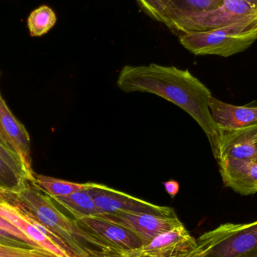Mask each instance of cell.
<instances>
[{
	"label": "cell",
	"instance_id": "obj_1",
	"mask_svg": "<svg viewBox=\"0 0 257 257\" xmlns=\"http://www.w3.org/2000/svg\"><path fill=\"white\" fill-rule=\"evenodd\" d=\"M117 85L126 93H152L184 110L202 128L208 137L214 158L217 160L220 128L209 107L212 96L209 89L188 69L151 63L148 66H126L121 69Z\"/></svg>",
	"mask_w": 257,
	"mask_h": 257
},
{
	"label": "cell",
	"instance_id": "obj_2",
	"mask_svg": "<svg viewBox=\"0 0 257 257\" xmlns=\"http://www.w3.org/2000/svg\"><path fill=\"white\" fill-rule=\"evenodd\" d=\"M12 190L38 221L61 240L72 256H120V251L81 229L75 219L65 215L52 199L30 180Z\"/></svg>",
	"mask_w": 257,
	"mask_h": 257
},
{
	"label": "cell",
	"instance_id": "obj_3",
	"mask_svg": "<svg viewBox=\"0 0 257 257\" xmlns=\"http://www.w3.org/2000/svg\"><path fill=\"white\" fill-rule=\"evenodd\" d=\"M257 40V15L229 25L202 32H189L179 42L195 55L228 57L248 49Z\"/></svg>",
	"mask_w": 257,
	"mask_h": 257
},
{
	"label": "cell",
	"instance_id": "obj_4",
	"mask_svg": "<svg viewBox=\"0 0 257 257\" xmlns=\"http://www.w3.org/2000/svg\"><path fill=\"white\" fill-rule=\"evenodd\" d=\"M187 257H241L257 248V220L228 223L202 234Z\"/></svg>",
	"mask_w": 257,
	"mask_h": 257
},
{
	"label": "cell",
	"instance_id": "obj_5",
	"mask_svg": "<svg viewBox=\"0 0 257 257\" xmlns=\"http://www.w3.org/2000/svg\"><path fill=\"white\" fill-rule=\"evenodd\" d=\"M255 15L256 9L243 0H225L217 9L181 18L177 23L176 31L183 34L215 30Z\"/></svg>",
	"mask_w": 257,
	"mask_h": 257
},
{
	"label": "cell",
	"instance_id": "obj_6",
	"mask_svg": "<svg viewBox=\"0 0 257 257\" xmlns=\"http://www.w3.org/2000/svg\"><path fill=\"white\" fill-rule=\"evenodd\" d=\"M87 190L102 214L119 211L145 213L161 216H176L173 208L154 205L123 192L97 183H86Z\"/></svg>",
	"mask_w": 257,
	"mask_h": 257
},
{
	"label": "cell",
	"instance_id": "obj_7",
	"mask_svg": "<svg viewBox=\"0 0 257 257\" xmlns=\"http://www.w3.org/2000/svg\"><path fill=\"white\" fill-rule=\"evenodd\" d=\"M99 217L126 228L139 237L144 245L160 234L183 225L178 216H161L145 213L119 211L104 214Z\"/></svg>",
	"mask_w": 257,
	"mask_h": 257
},
{
	"label": "cell",
	"instance_id": "obj_8",
	"mask_svg": "<svg viewBox=\"0 0 257 257\" xmlns=\"http://www.w3.org/2000/svg\"><path fill=\"white\" fill-rule=\"evenodd\" d=\"M197 242L184 225L160 234L148 244L136 250L121 252V257H187Z\"/></svg>",
	"mask_w": 257,
	"mask_h": 257
},
{
	"label": "cell",
	"instance_id": "obj_9",
	"mask_svg": "<svg viewBox=\"0 0 257 257\" xmlns=\"http://www.w3.org/2000/svg\"><path fill=\"white\" fill-rule=\"evenodd\" d=\"M75 220L81 229L97 237L120 253L144 246L142 240L127 229L99 216L83 217Z\"/></svg>",
	"mask_w": 257,
	"mask_h": 257
},
{
	"label": "cell",
	"instance_id": "obj_10",
	"mask_svg": "<svg viewBox=\"0 0 257 257\" xmlns=\"http://www.w3.org/2000/svg\"><path fill=\"white\" fill-rule=\"evenodd\" d=\"M0 217L19 229L31 241L59 257H73L60 243L45 235L28 221L19 207L9 199L0 185Z\"/></svg>",
	"mask_w": 257,
	"mask_h": 257
},
{
	"label": "cell",
	"instance_id": "obj_11",
	"mask_svg": "<svg viewBox=\"0 0 257 257\" xmlns=\"http://www.w3.org/2000/svg\"><path fill=\"white\" fill-rule=\"evenodd\" d=\"M257 123L237 130L220 128L217 162L234 159L257 163V148L255 145Z\"/></svg>",
	"mask_w": 257,
	"mask_h": 257
},
{
	"label": "cell",
	"instance_id": "obj_12",
	"mask_svg": "<svg viewBox=\"0 0 257 257\" xmlns=\"http://www.w3.org/2000/svg\"><path fill=\"white\" fill-rule=\"evenodd\" d=\"M223 184L242 196L257 193V163L226 159L218 162Z\"/></svg>",
	"mask_w": 257,
	"mask_h": 257
},
{
	"label": "cell",
	"instance_id": "obj_13",
	"mask_svg": "<svg viewBox=\"0 0 257 257\" xmlns=\"http://www.w3.org/2000/svg\"><path fill=\"white\" fill-rule=\"evenodd\" d=\"M0 126L11 145L21 159L26 174L33 181V172L30 153V138L25 126L15 117L0 94Z\"/></svg>",
	"mask_w": 257,
	"mask_h": 257
},
{
	"label": "cell",
	"instance_id": "obj_14",
	"mask_svg": "<svg viewBox=\"0 0 257 257\" xmlns=\"http://www.w3.org/2000/svg\"><path fill=\"white\" fill-rule=\"evenodd\" d=\"M209 107L216 124L222 130H237L257 123V106H238L212 96Z\"/></svg>",
	"mask_w": 257,
	"mask_h": 257
},
{
	"label": "cell",
	"instance_id": "obj_15",
	"mask_svg": "<svg viewBox=\"0 0 257 257\" xmlns=\"http://www.w3.org/2000/svg\"><path fill=\"white\" fill-rule=\"evenodd\" d=\"M51 199L69 211L75 220L102 214L95 204L93 198L89 194L87 187L84 190L75 192L68 196H58Z\"/></svg>",
	"mask_w": 257,
	"mask_h": 257
},
{
	"label": "cell",
	"instance_id": "obj_16",
	"mask_svg": "<svg viewBox=\"0 0 257 257\" xmlns=\"http://www.w3.org/2000/svg\"><path fill=\"white\" fill-rule=\"evenodd\" d=\"M139 6L153 19L177 30L178 11L172 0H136Z\"/></svg>",
	"mask_w": 257,
	"mask_h": 257
},
{
	"label": "cell",
	"instance_id": "obj_17",
	"mask_svg": "<svg viewBox=\"0 0 257 257\" xmlns=\"http://www.w3.org/2000/svg\"><path fill=\"white\" fill-rule=\"evenodd\" d=\"M32 182L45 194L51 198L68 196L75 192L81 191L87 187V184H78L72 181L58 179L46 175L34 173Z\"/></svg>",
	"mask_w": 257,
	"mask_h": 257
},
{
	"label": "cell",
	"instance_id": "obj_18",
	"mask_svg": "<svg viewBox=\"0 0 257 257\" xmlns=\"http://www.w3.org/2000/svg\"><path fill=\"white\" fill-rule=\"evenodd\" d=\"M57 23V15L51 8L42 6L35 9L27 19L30 36L40 37L47 34Z\"/></svg>",
	"mask_w": 257,
	"mask_h": 257
},
{
	"label": "cell",
	"instance_id": "obj_19",
	"mask_svg": "<svg viewBox=\"0 0 257 257\" xmlns=\"http://www.w3.org/2000/svg\"><path fill=\"white\" fill-rule=\"evenodd\" d=\"M178 11V21L184 17L220 7L225 0H172Z\"/></svg>",
	"mask_w": 257,
	"mask_h": 257
},
{
	"label": "cell",
	"instance_id": "obj_20",
	"mask_svg": "<svg viewBox=\"0 0 257 257\" xmlns=\"http://www.w3.org/2000/svg\"><path fill=\"white\" fill-rule=\"evenodd\" d=\"M0 257H59L44 248L17 247L0 243Z\"/></svg>",
	"mask_w": 257,
	"mask_h": 257
},
{
	"label": "cell",
	"instance_id": "obj_21",
	"mask_svg": "<svg viewBox=\"0 0 257 257\" xmlns=\"http://www.w3.org/2000/svg\"><path fill=\"white\" fill-rule=\"evenodd\" d=\"M27 178L15 170L0 157V185L11 189L21 187Z\"/></svg>",
	"mask_w": 257,
	"mask_h": 257
},
{
	"label": "cell",
	"instance_id": "obj_22",
	"mask_svg": "<svg viewBox=\"0 0 257 257\" xmlns=\"http://www.w3.org/2000/svg\"><path fill=\"white\" fill-rule=\"evenodd\" d=\"M0 157H1L9 166H12L16 172H18V173L21 174V175H24L27 179L30 180L28 177H27V174H26L25 170H24V166H23L19 156H18L16 153L9 151L1 142H0Z\"/></svg>",
	"mask_w": 257,
	"mask_h": 257
},
{
	"label": "cell",
	"instance_id": "obj_23",
	"mask_svg": "<svg viewBox=\"0 0 257 257\" xmlns=\"http://www.w3.org/2000/svg\"><path fill=\"white\" fill-rule=\"evenodd\" d=\"M0 228L4 229V230L7 231L9 233L12 234L14 236L18 238V239L22 240V241H25L26 243L31 246L32 247L34 248H43V247L39 246V244L35 243L34 241H31L28 237L26 236L23 232H21L19 229L15 228V226H12L10 223H8L6 220H3V218L0 217ZM45 249V248H44Z\"/></svg>",
	"mask_w": 257,
	"mask_h": 257
},
{
	"label": "cell",
	"instance_id": "obj_24",
	"mask_svg": "<svg viewBox=\"0 0 257 257\" xmlns=\"http://www.w3.org/2000/svg\"><path fill=\"white\" fill-rule=\"evenodd\" d=\"M0 243L6 244V245L17 246V247H32L25 241L18 239L16 237L12 235V234L8 232L7 231L0 228ZM34 248V247H33Z\"/></svg>",
	"mask_w": 257,
	"mask_h": 257
},
{
	"label": "cell",
	"instance_id": "obj_25",
	"mask_svg": "<svg viewBox=\"0 0 257 257\" xmlns=\"http://www.w3.org/2000/svg\"><path fill=\"white\" fill-rule=\"evenodd\" d=\"M163 186H164L168 194L172 198H175L179 192V184L173 180L163 182Z\"/></svg>",
	"mask_w": 257,
	"mask_h": 257
},
{
	"label": "cell",
	"instance_id": "obj_26",
	"mask_svg": "<svg viewBox=\"0 0 257 257\" xmlns=\"http://www.w3.org/2000/svg\"><path fill=\"white\" fill-rule=\"evenodd\" d=\"M0 142H1V143L3 144V145H4L7 149H9V151H12V152L14 153H16V151H15L12 145H11L10 141L8 139L6 133H5L3 128L1 127V126H0Z\"/></svg>",
	"mask_w": 257,
	"mask_h": 257
},
{
	"label": "cell",
	"instance_id": "obj_27",
	"mask_svg": "<svg viewBox=\"0 0 257 257\" xmlns=\"http://www.w3.org/2000/svg\"><path fill=\"white\" fill-rule=\"evenodd\" d=\"M243 1L245 2L247 4L250 5L252 8L257 10V0H243Z\"/></svg>",
	"mask_w": 257,
	"mask_h": 257
},
{
	"label": "cell",
	"instance_id": "obj_28",
	"mask_svg": "<svg viewBox=\"0 0 257 257\" xmlns=\"http://www.w3.org/2000/svg\"><path fill=\"white\" fill-rule=\"evenodd\" d=\"M241 257H257V248Z\"/></svg>",
	"mask_w": 257,
	"mask_h": 257
},
{
	"label": "cell",
	"instance_id": "obj_29",
	"mask_svg": "<svg viewBox=\"0 0 257 257\" xmlns=\"http://www.w3.org/2000/svg\"><path fill=\"white\" fill-rule=\"evenodd\" d=\"M255 145H256V147L257 148V134L256 136V138H255Z\"/></svg>",
	"mask_w": 257,
	"mask_h": 257
},
{
	"label": "cell",
	"instance_id": "obj_30",
	"mask_svg": "<svg viewBox=\"0 0 257 257\" xmlns=\"http://www.w3.org/2000/svg\"><path fill=\"white\" fill-rule=\"evenodd\" d=\"M117 257H121V256H117Z\"/></svg>",
	"mask_w": 257,
	"mask_h": 257
}]
</instances>
